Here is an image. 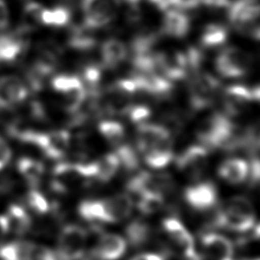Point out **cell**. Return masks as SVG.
I'll list each match as a JSON object with an SVG mask.
<instances>
[{"label":"cell","mask_w":260,"mask_h":260,"mask_svg":"<svg viewBox=\"0 0 260 260\" xmlns=\"http://www.w3.org/2000/svg\"><path fill=\"white\" fill-rule=\"evenodd\" d=\"M133 209V199L117 194L104 199L83 200L78 205L79 215L93 224L115 223L126 219Z\"/></svg>","instance_id":"6da1fadb"},{"label":"cell","mask_w":260,"mask_h":260,"mask_svg":"<svg viewBox=\"0 0 260 260\" xmlns=\"http://www.w3.org/2000/svg\"><path fill=\"white\" fill-rule=\"evenodd\" d=\"M212 223L235 233L252 231L257 224L253 204L245 196H234L218 209Z\"/></svg>","instance_id":"7a4b0ae2"},{"label":"cell","mask_w":260,"mask_h":260,"mask_svg":"<svg viewBox=\"0 0 260 260\" xmlns=\"http://www.w3.org/2000/svg\"><path fill=\"white\" fill-rule=\"evenodd\" d=\"M12 136L16 137L24 143L36 146L47 157L52 159H60L64 157L71 141L70 133L66 130L40 132L29 129H16Z\"/></svg>","instance_id":"3957f363"},{"label":"cell","mask_w":260,"mask_h":260,"mask_svg":"<svg viewBox=\"0 0 260 260\" xmlns=\"http://www.w3.org/2000/svg\"><path fill=\"white\" fill-rule=\"evenodd\" d=\"M229 19L242 35L258 40L259 5L256 0H234L229 6Z\"/></svg>","instance_id":"277c9868"},{"label":"cell","mask_w":260,"mask_h":260,"mask_svg":"<svg viewBox=\"0 0 260 260\" xmlns=\"http://www.w3.org/2000/svg\"><path fill=\"white\" fill-rule=\"evenodd\" d=\"M53 89L61 96L64 109L70 114H77L83 107L86 99V89L75 75L60 74L51 80Z\"/></svg>","instance_id":"5b68a950"},{"label":"cell","mask_w":260,"mask_h":260,"mask_svg":"<svg viewBox=\"0 0 260 260\" xmlns=\"http://www.w3.org/2000/svg\"><path fill=\"white\" fill-rule=\"evenodd\" d=\"M219 91V80L208 72H197L188 87L189 104L194 111L208 108Z\"/></svg>","instance_id":"8992f818"},{"label":"cell","mask_w":260,"mask_h":260,"mask_svg":"<svg viewBox=\"0 0 260 260\" xmlns=\"http://www.w3.org/2000/svg\"><path fill=\"white\" fill-rule=\"evenodd\" d=\"M174 187L175 181L173 177L167 173L140 172L127 183V190L135 197L146 193L157 194L165 197L173 191Z\"/></svg>","instance_id":"52a82bcc"},{"label":"cell","mask_w":260,"mask_h":260,"mask_svg":"<svg viewBox=\"0 0 260 260\" xmlns=\"http://www.w3.org/2000/svg\"><path fill=\"white\" fill-rule=\"evenodd\" d=\"M250 55L239 47H228L220 51L215 58V69L225 78H239L247 74L251 67Z\"/></svg>","instance_id":"ba28073f"},{"label":"cell","mask_w":260,"mask_h":260,"mask_svg":"<svg viewBox=\"0 0 260 260\" xmlns=\"http://www.w3.org/2000/svg\"><path fill=\"white\" fill-rule=\"evenodd\" d=\"M86 242V231L77 224L69 223L61 230L55 251L63 260H79L85 252Z\"/></svg>","instance_id":"9c48e42d"},{"label":"cell","mask_w":260,"mask_h":260,"mask_svg":"<svg viewBox=\"0 0 260 260\" xmlns=\"http://www.w3.org/2000/svg\"><path fill=\"white\" fill-rule=\"evenodd\" d=\"M161 224L171 243L184 260H202L196 251L192 235L178 218L167 217Z\"/></svg>","instance_id":"30bf717a"},{"label":"cell","mask_w":260,"mask_h":260,"mask_svg":"<svg viewBox=\"0 0 260 260\" xmlns=\"http://www.w3.org/2000/svg\"><path fill=\"white\" fill-rule=\"evenodd\" d=\"M259 86L248 87L242 84H232L222 91L223 114L231 117L241 115L252 102L259 101Z\"/></svg>","instance_id":"8fae6325"},{"label":"cell","mask_w":260,"mask_h":260,"mask_svg":"<svg viewBox=\"0 0 260 260\" xmlns=\"http://www.w3.org/2000/svg\"><path fill=\"white\" fill-rule=\"evenodd\" d=\"M120 0H82L83 24L96 29L108 25L116 16Z\"/></svg>","instance_id":"7c38bea8"},{"label":"cell","mask_w":260,"mask_h":260,"mask_svg":"<svg viewBox=\"0 0 260 260\" xmlns=\"http://www.w3.org/2000/svg\"><path fill=\"white\" fill-rule=\"evenodd\" d=\"M209 150L201 144L190 145L176 158L177 169L192 180H198L203 175L208 162Z\"/></svg>","instance_id":"4fadbf2b"},{"label":"cell","mask_w":260,"mask_h":260,"mask_svg":"<svg viewBox=\"0 0 260 260\" xmlns=\"http://www.w3.org/2000/svg\"><path fill=\"white\" fill-rule=\"evenodd\" d=\"M154 60L156 71L171 81L183 79L189 73L184 52L178 50L155 52Z\"/></svg>","instance_id":"5bb4252c"},{"label":"cell","mask_w":260,"mask_h":260,"mask_svg":"<svg viewBox=\"0 0 260 260\" xmlns=\"http://www.w3.org/2000/svg\"><path fill=\"white\" fill-rule=\"evenodd\" d=\"M184 198L191 208L205 211L216 204L217 189L212 182H197L185 189Z\"/></svg>","instance_id":"9a60e30c"},{"label":"cell","mask_w":260,"mask_h":260,"mask_svg":"<svg viewBox=\"0 0 260 260\" xmlns=\"http://www.w3.org/2000/svg\"><path fill=\"white\" fill-rule=\"evenodd\" d=\"M28 88L21 78L16 75L0 77V107L14 108L27 99Z\"/></svg>","instance_id":"2e32d148"},{"label":"cell","mask_w":260,"mask_h":260,"mask_svg":"<svg viewBox=\"0 0 260 260\" xmlns=\"http://www.w3.org/2000/svg\"><path fill=\"white\" fill-rule=\"evenodd\" d=\"M200 241L203 256L208 260H233L234 246L223 235L206 232L201 236Z\"/></svg>","instance_id":"e0dca14e"},{"label":"cell","mask_w":260,"mask_h":260,"mask_svg":"<svg viewBox=\"0 0 260 260\" xmlns=\"http://www.w3.org/2000/svg\"><path fill=\"white\" fill-rule=\"evenodd\" d=\"M126 249L124 238L115 234H104L95 243L91 254L98 260H118L125 254Z\"/></svg>","instance_id":"ac0fdd59"},{"label":"cell","mask_w":260,"mask_h":260,"mask_svg":"<svg viewBox=\"0 0 260 260\" xmlns=\"http://www.w3.org/2000/svg\"><path fill=\"white\" fill-rule=\"evenodd\" d=\"M161 29L171 38H184L190 30V19L181 10L168 9L162 18Z\"/></svg>","instance_id":"d6986e66"},{"label":"cell","mask_w":260,"mask_h":260,"mask_svg":"<svg viewBox=\"0 0 260 260\" xmlns=\"http://www.w3.org/2000/svg\"><path fill=\"white\" fill-rule=\"evenodd\" d=\"M26 42L22 32L0 35V62L16 61L26 50Z\"/></svg>","instance_id":"ffe728a7"},{"label":"cell","mask_w":260,"mask_h":260,"mask_svg":"<svg viewBox=\"0 0 260 260\" xmlns=\"http://www.w3.org/2000/svg\"><path fill=\"white\" fill-rule=\"evenodd\" d=\"M8 234L20 237L26 234L31 228V218L27 210L18 204H10L4 213Z\"/></svg>","instance_id":"44dd1931"},{"label":"cell","mask_w":260,"mask_h":260,"mask_svg":"<svg viewBox=\"0 0 260 260\" xmlns=\"http://www.w3.org/2000/svg\"><path fill=\"white\" fill-rule=\"evenodd\" d=\"M126 45L115 38L105 41L101 47V60L103 67L107 69L117 68L127 58Z\"/></svg>","instance_id":"7402d4cb"},{"label":"cell","mask_w":260,"mask_h":260,"mask_svg":"<svg viewBox=\"0 0 260 260\" xmlns=\"http://www.w3.org/2000/svg\"><path fill=\"white\" fill-rule=\"evenodd\" d=\"M217 173L223 181L239 185L248 179L249 165L243 158L231 157L220 164Z\"/></svg>","instance_id":"603a6c76"},{"label":"cell","mask_w":260,"mask_h":260,"mask_svg":"<svg viewBox=\"0 0 260 260\" xmlns=\"http://www.w3.org/2000/svg\"><path fill=\"white\" fill-rule=\"evenodd\" d=\"M17 170L26 183L36 188L44 176L45 166L39 159L23 156L17 160Z\"/></svg>","instance_id":"cb8c5ba5"},{"label":"cell","mask_w":260,"mask_h":260,"mask_svg":"<svg viewBox=\"0 0 260 260\" xmlns=\"http://www.w3.org/2000/svg\"><path fill=\"white\" fill-rule=\"evenodd\" d=\"M144 162L151 169H162L167 167L174 157L172 143H166L145 150L140 153Z\"/></svg>","instance_id":"d4e9b609"},{"label":"cell","mask_w":260,"mask_h":260,"mask_svg":"<svg viewBox=\"0 0 260 260\" xmlns=\"http://www.w3.org/2000/svg\"><path fill=\"white\" fill-rule=\"evenodd\" d=\"M93 165L94 180L102 183L110 181L121 167L116 153H108L98 160H94Z\"/></svg>","instance_id":"484cf974"},{"label":"cell","mask_w":260,"mask_h":260,"mask_svg":"<svg viewBox=\"0 0 260 260\" xmlns=\"http://www.w3.org/2000/svg\"><path fill=\"white\" fill-rule=\"evenodd\" d=\"M228 40V29L218 23L207 24L201 35L200 44L204 48H216L223 45Z\"/></svg>","instance_id":"4316f807"},{"label":"cell","mask_w":260,"mask_h":260,"mask_svg":"<svg viewBox=\"0 0 260 260\" xmlns=\"http://www.w3.org/2000/svg\"><path fill=\"white\" fill-rule=\"evenodd\" d=\"M44 7L36 2L29 1L27 2L22 10L21 15V23L19 27L20 32H26L35 29L37 26L42 24V13Z\"/></svg>","instance_id":"83f0119b"},{"label":"cell","mask_w":260,"mask_h":260,"mask_svg":"<svg viewBox=\"0 0 260 260\" xmlns=\"http://www.w3.org/2000/svg\"><path fill=\"white\" fill-rule=\"evenodd\" d=\"M68 45L71 48L79 51H87L92 49L95 45L92 29L86 27L84 24L74 27L68 38Z\"/></svg>","instance_id":"f1b7e54d"},{"label":"cell","mask_w":260,"mask_h":260,"mask_svg":"<svg viewBox=\"0 0 260 260\" xmlns=\"http://www.w3.org/2000/svg\"><path fill=\"white\" fill-rule=\"evenodd\" d=\"M126 237L129 243L133 247H139L144 245L151 235V229L143 220L136 219L131 221L126 228Z\"/></svg>","instance_id":"f546056e"},{"label":"cell","mask_w":260,"mask_h":260,"mask_svg":"<svg viewBox=\"0 0 260 260\" xmlns=\"http://www.w3.org/2000/svg\"><path fill=\"white\" fill-rule=\"evenodd\" d=\"M101 135L111 144L119 145L125 137L124 126L115 120H105L99 124Z\"/></svg>","instance_id":"4dcf8cb0"},{"label":"cell","mask_w":260,"mask_h":260,"mask_svg":"<svg viewBox=\"0 0 260 260\" xmlns=\"http://www.w3.org/2000/svg\"><path fill=\"white\" fill-rule=\"evenodd\" d=\"M71 13L66 7H54L51 9L44 8L42 13V24L54 27H62L69 23Z\"/></svg>","instance_id":"1f68e13d"},{"label":"cell","mask_w":260,"mask_h":260,"mask_svg":"<svg viewBox=\"0 0 260 260\" xmlns=\"http://www.w3.org/2000/svg\"><path fill=\"white\" fill-rule=\"evenodd\" d=\"M116 155L119 159L120 166L127 171H134L139 166L138 151L129 144H123V142L119 144Z\"/></svg>","instance_id":"d6a6232c"},{"label":"cell","mask_w":260,"mask_h":260,"mask_svg":"<svg viewBox=\"0 0 260 260\" xmlns=\"http://www.w3.org/2000/svg\"><path fill=\"white\" fill-rule=\"evenodd\" d=\"M25 204L29 210L39 215L46 214L50 210V204L47 198L36 188H31L27 191L25 195Z\"/></svg>","instance_id":"836d02e7"},{"label":"cell","mask_w":260,"mask_h":260,"mask_svg":"<svg viewBox=\"0 0 260 260\" xmlns=\"http://www.w3.org/2000/svg\"><path fill=\"white\" fill-rule=\"evenodd\" d=\"M137 207L144 214H151L162 208L165 197L157 194H142L137 197Z\"/></svg>","instance_id":"e575fe53"},{"label":"cell","mask_w":260,"mask_h":260,"mask_svg":"<svg viewBox=\"0 0 260 260\" xmlns=\"http://www.w3.org/2000/svg\"><path fill=\"white\" fill-rule=\"evenodd\" d=\"M150 109L145 105H130L125 114L130 121L136 124L144 123L150 117Z\"/></svg>","instance_id":"d590c367"},{"label":"cell","mask_w":260,"mask_h":260,"mask_svg":"<svg viewBox=\"0 0 260 260\" xmlns=\"http://www.w3.org/2000/svg\"><path fill=\"white\" fill-rule=\"evenodd\" d=\"M249 183L251 186H255L259 183L260 179V164L258 155L251 156V162L249 165Z\"/></svg>","instance_id":"8d00e7d4"},{"label":"cell","mask_w":260,"mask_h":260,"mask_svg":"<svg viewBox=\"0 0 260 260\" xmlns=\"http://www.w3.org/2000/svg\"><path fill=\"white\" fill-rule=\"evenodd\" d=\"M12 157V150L7 141L0 136V171L3 170L10 162Z\"/></svg>","instance_id":"74e56055"},{"label":"cell","mask_w":260,"mask_h":260,"mask_svg":"<svg viewBox=\"0 0 260 260\" xmlns=\"http://www.w3.org/2000/svg\"><path fill=\"white\" fill-rule=\"evenodd\" d=\"M10 16L9 10L6 3L3 0H0V29H4L9 25Z\"/></svg>","instance_id":"f35d334b"},{"label":"cell","mask_w":260,"mask_h":260,"mask_svg":"<svg viewBox=\"0 0 260 260\" xmlns=\"http://www.w3.org/2000/svg\"><path fill=\"white\" fill-rule=\"evenodd\" d=\"M202 3V0H173V6L181 9H191Z\"/></svg>","instance_id":"ab89813d"},{"label":"cell","mask_w":260,"mask_h":260,"mask_svg":"<svg viewBox=\"0 0 260 260\" xmlns=\"http://www.w3.org/2000/svg\"><path fill=\"white\" fill-rule=\"evenodd\" d=\"M131 260H164V257L154 253H142L134 256Z\"/></svg>","instance_id":"60d3db41"},{"label":"cell","mask_w":260,"mask_h":260,"mask_svg":"<svg viewBox=\"0 0 260 260\" xmlns=\"http://www.w3.org/2000/svg\"><path fill=\"white\" fill-rule=\"evenodd\" d=\"M8 234V228L7 222L4 214H0V245L3 243L4 239L7 237Z\"/></svg>","instance_id":"b9f144b4"},{"label":"cell","mask_w":260,"mask_h":260,"mask_svg":"<svg viewBox=\"0 0 260 260\" xmlns=\"http://www.w3.org/2000/svg\"><path fill=\"white\" fill-rule=\"evenodd\" d=\"M149 1L162 10H168L170 7L173 6V0H149Z\"/></svg>","instance_id":"7bdbcfd3"},{"label":"cell","mask_w":260,"mask_h":260,"mask_svg":"<svg viewBox=\"0 0 260 260\" xmlns=\"http://www.w3.org/2000/svg\"><path fill=\"white\" fill-rule=\"evenodd\" d=\"M128 5L130 6V8H138V3L140 0H125Z\"/></svg>","instance_id":"ee69618b"},{"label":"cell","mask_w":260,"mask_h":260,"mask_svg":"<svg viewBox=\"0 0 260 260\" xmlns=\"http://www.w3.org/2000/svg\"><path fill=\"white\" fill-rule=\"evenodd\" d=\"M251 260H259L258 258H254V259H251Z\"/></svg>","instance_id":"f6af8a7d"},{"label":"cell","mask_w":260,"mask_h":260,"mask_svg":"<svg viewBox=\"0 0 260 260\" xmlns=\"http://www.w3.org/2000/svg\"><path fill=\"white\" fill-rule=\"evenodd\" d=\"M226 2H228V4L230 5V0H226Z\"/></svg>","instance_id":"bcb514c9"}]
</instances>
